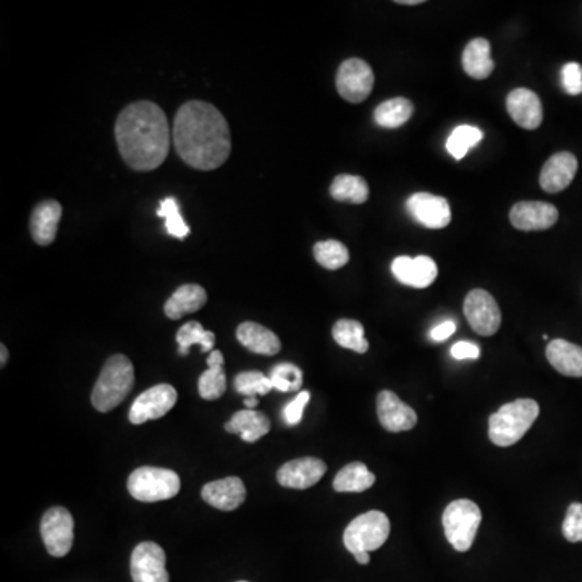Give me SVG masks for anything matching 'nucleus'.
Here are the masks:
<instances>
[{"instance_id": "f257e3e1", "label": "nucleus", "mask_w": 582, "mask_h": 582, "mask_svg": "<svg viewBox=\"0 0 582 582\" xmlns=\"http://www.w3.org/2000/svg\"><path fill=\"white\" fill-rule=\"evenodd\" d=\"M172 143L186 165L204 172L222 167L232 152L227 120L217 107L203 101L186 102L178 109Z\"/></svg>"}, {"instance_id": "f03ea898", "label": "nucleus", "mask_w": 582, "mask_h": 582, "mask_svg": "<svg viewBox=\"0 0 582 582\" xmlns=\"http://www.w3.org/2000/svg\"><path fill=\"white\" fill-rule=\"evenodd\" d=\"M120 156L136 172H151L164 164L172 146V128L161 107L149 101L133 102L115 122Z\"/></svg>"}, {"instance_id": "7ed1b4c3", "label": "nucleus", "mask_w": 582, "mask_h": 582, "mask_svg": "<svg viewBox=\"0 0 582 582\" xmlns=\"http://www.w3.org/2000/svg\"><path fill=\"white\" fill-rule=\"evenodd\" d=\"M135 387V367L125 355H114L102 367L94 385L91 401L97 411L110 413L130 395Z\"/></svg>"}, {"instance_id": "20e7f679", "label": "nucleus", "mask_w": 582, "mask_h": 582, "mask_svg": "<svg viewBox=\"0 0 582 582\" xmlns=\"http://www.w3.org/2000/svg\"><path fill=\"white\" fill-rule=\"evenodd\" d=\"M539 403L531 398H519L503 405L489 418V439L497 447H511L523 439L539 418Z\"/></svg>"}, {"instance_id": "39448f33", "label": "nucleus", "mask_w": 582, "mask_h": 582, "mask_svg": "<svg viewBox=\"0 0 582 582\" xmlns=\"http://www.w3.org/2000/svg\"><path fill=\"white\" fill-rule=\"evenodd\" d=\"M481 521V508L468 498L455 500L445 508L442 516L443 531L456 552H468L473 547Z\"/></svg>"}, {"instance_id": "423d86ee", "label": "nucleus", "mask_w": 582, "mask_h": 582, "mask_svg": "<svg viewBox=\"0 0 582 582\" xmlns=\"http://www.w3.org/2000/svg\"><path fill=\"white\" fill-rule=\"evenodd\" d=\"M180 477L165 468L143 466L128 477V492L138 502L154 503L170 500L180 492Z\"/></svg>"}, {"instance_id": "0eeeda50", "label": "nucleus", "mask_w": 582, "mask_h": 582, "mask_svg": "<svg viewBox=\"0 0 582 582\" xmlns=\"http://www.w3.org/2000/svg\"><path fill=\"white\" fill-rule=\"evenodd\" d=\"M390 521L382 511H367L353 519L343 534V544L348 552H374L387 542Z\"/></svg>"}, {"instance_id": "6e6552de", "label": "nucleus", "mask_w": 582, "mask_h": 582, "mask_svg": "<svg viewBox=\"0 0 582 582\" xmlns=\"http://www.w3.org/2000/svg\"><path fill=\"white\" fill-rule=\"evenodd\" d=\"M73 528L75 521L67 508L54 507L44 513L41 519V536L52 557H65L72 550Z\"/></svg>"}, {"instance_id": "1a4fd4ad", "label": "nucleus", "mask_w": 582, "mask_h": 582, "mask_svg": "<svg viewBox=\"0 0 582 582\" xmlns=\"http://www.w3.org/2000/svg\"><path fill=\"white\" fill-rule=\"evenodd\" d=\"M464 316L471 329L482 337H492L502 325V313L497 301L485 290L469 291L464 300Z\"/></svg>"}, {"instance_id": "9d476101", "label": "nucleus", "mask_w": 582, "mask_h": 582, "mask_svg": "<svg viewBox=\"0 0 582 582\" xmlns=\"http://www.w3.org/2000/svg\"><path fill=\"white\" fill-rule=\"evenodd\" d=\"M337 91L345 101L359 104L366 101L374 88V72L361 59H348L338 67Z\"/></svg>"}, {"instance_id": "9b49d317", "label": "nucleus", "mask_w": 582, "mask_h": 582, "mask_svg": "<svg viewBox=\"0 0 582 582\" xmlns=\"http://www.w3.org/2000/svg\"><path fill=\"white\" fill-rule=\"evenodd\" d=\"M177 400L178 393L172 385H156L136 398L135 403L131 406L128 419H130L131 424L141 426L144 422L164 418L165 414L169 413L175 406Z\"/></svg>"}, {"instance_id": "f8f14e48", "label": "nucleus", "mask_w": 582, "mask_h": 582, "mask_svg": "<svg viewBox=\"0 0 582 582\" xmlns=\"http://www.w3.org/2000/svg\"><path fill=\"white\" fill-rule=\"evenodd\" d=\"M133 582H170L165 568V552L156 542H141L131 553Z\"/></svg>"}, {"instance_id": "ddd939ff", "label": "nucleus", "mask_w": 582, "mask_h": 582, "mask_svg": "<svg viewBox=\"0 0 582 582\" xmlns=\"http://www.w3.org/2000/svg\"><path fill=\"white\" fill-rule=\"evenodd\" d=\"M406 209L422 227L439 230V228L448 227V224L452 222V209H450L447 199L435 196V194H413L406 201Z\"/></svg>"}, {"instance_id": "4468645a", "label": "nucleus", "mask_w": 582, "mask_h": 582, "mask_svg": "<svg viewBox=\"0 0 582 582\" xmlns=\"http://www.w3.org/2000/svg\"><path fill=\"white\" fill-rule=\"evenodd\" d=\"M377 416L388 432L411 431L418 424V414L400 400L397 393L384 390L377 397Z\"/></svg>"}, {"instance_id": "2eb2a0df", "label": "nucleus", "mask_w": 582, "mask_h": 582, "mask_svg": "<svg viewBox=\"0 0 582 582\" xmlns=\"http://www.w3.org/2000/svg\"><path fill=\"white\" fill-rule=\"evenodd\" d=\"M558 209L553 204L542 201H523L513 206L510 222L521 232H539L549 230L557 224Z\"/></svg>"}, {"instance_id": "dca6fc26", "label": "nucleus", "mask_w": 582, "mask_h": 582, "mask_svg": "<svg viewBox=\"0 0 582 582\" xmlns=\"http://www.w3.org/2000/svg\"><path fill=\"white\" fill-rule=\"evenodd\" d=\"M325 471L327 464L319 458H298L283 464L277 473V481L287 489H309L321 481Z\"/></svg>"}, {"instance_id": "f3484780", "label": "nucleus", "mask_w": 582, "mask_h": 582, "mask_svg": "<svg viewBox=\"0 0 582 582\" xmlns=\"http://www.w3.org/2000/svg\"><path fill=\"white\" fill-rule=\"evenodd\" d=\"M392 272L398 282L406 287L427 288L439 275V267L429 256H400L392 262Z\"/></svg>"}, {"instance_id": "a211bd4d", "label": "nucleus", "mask_w": 582, "mask_h": 582, "mask_svg": "<svg viewBox=\"0 0 582 582\" xmlns=\"http://www.w3.org/2000/svg\"><path fill=\"white\" fill-rule=\"evenodd\" d=\"M507 110L511 119L524 130H536L544 120L542 102L531 89L518 88L507 97Z\"/></svg>"}, {"instance_id": "6ab92c4d", "label": "nucleus", "mask_w": 582, "mask_h": 582, "mask_svg": "<svg viewBox=\"0 0 582 582\" xmlns=\"http://www.w3.org/2000/svg\"><path fill=\"white\" fill-rule=\"evenodd\" d=\"M201 495L204 502L217 510H237L246 500L245 482L241 481L240 477H225L204 485Z\"/></svg>"}, {"instance_id": "aec40b11", "label": "nucleus", "mask_w": 582, "mask_h": 582, "mask_svg": "<svg viewBox=\"0 0 582 582\" xmlns=\"http://www.w3.org/2000/svg\"><path fill=\"white\" fill-rule=\"evenodd\" d=\"M578 172V159L571 152H558L545 162L540 173V186L547 193H560L566 190Z\"/></svg>"}, {"instance_id": "412c9836", "label": "nucleus", "mask_w": 582, "mask_h": 582, "mask_svg": "<svg viewBox=\"0 0 582 582\" xmlns=\"http://www.w3.org/2000/svg\"><path fill=\"white\" fill-rule=\"evenodd\" d=\"M62 219V206L59 201L47 199L38 204L31 214L30 232L34 243L39 246H49L54 243Z\"/></svg>"}, {"instance_id": "4be33fe9", "label": "nucleus", "mask_w": 582, "mask_h": 582, "mask_svg": "<svg viewBox=\"0 0 582 582\" xmlns=\"http://www.w3.org/2000/svg\"><path fill=\"white\" fill-rule=\"evenodd\" d=\"M237 340L254 355L275 356L282 350L280 338L272 330L256 322H243L238 325Z\"/></svg>"}, {"instance_id": "5701e85b", "label": "nucleus", "mask_w": 582, "mask_h": 582, "mask_svg": "<svg viewBox=\"0 0 582 582\" xmlns=\"http://www.w3.org/2000/svg\"><path fill=\"white\" fill-rule=\"evenodd\" d=\"M206 303V290L201 285L186 283V285L177 288L175 293L167 300L164 306V313L172 321H178L186 314L198 313L199 309L203 308Z\"/></svg>"}, {"instance_id": "b1692460", "label": "nucleus", "mask_w": 582, "mask_h": 582, "mask_svg": "<svg viewBox=\"0 0 582 582\" xmlns=\"http://www.w3.org/2000/svg\"><path fill=\"white\" fill-rule=\"evenodd\" d=\"M547 359L560 374L566 377H582V346L552 340L547 346Z\"/></svg>"}, {"instance_id": "393cba45", "label": "nucleus", "mask_w": 582, "mask_h": 582, "mask_svg": "<svg viewBox=\"0 0 582 582\" xmlns=\"http://www.w3.org/2000/svg\"><path fill=\"white\" fill-rule=\"evenodd\" d=\"M225 431L241 435L248 443L258 442L269 434L270 421L266 414L256 410H243L233 414L232 419L225 424Z\"/></svg>"}, {"instance_id": "a878e982", "label": "nucleus", "mask_w": 582, "mask_h": 582, "mask_svg": "<svg viewBox=\"0 0 582 582\" xmlns=\"http://www.w3.org/2000/svg\"><path fill=\"white\" fill-rule=\"evenodd\" d=\"M464 72L474 80H485L494 72L495 64L490 55V43L487 39H473L463 52Z\"/></svg>"}, {"instance_id": "bb28decb", "label": "nucleus", "mask_w": 582, "mask_h": 582, "mask_svg": "<svg viewBox=\"0 0 582 582\" xmlns=\"http://www.w3.org/2000/svg\"><path fill=\"white\" fill-rule=\"evenodd\" d=\"M199 395L207 401L219 400L227 390L224 372V355L219 350L212 351L207 358V371L199 377Z\"/></svg>"}, {"instance_id": "cd10ccee", "label": "nucleus", "mask_w": 582, "mask_h": 582, "mask_svg": "<svg viewBox=\"0 0 582 582\" xmlns=\"http://www.w3.org/2000/svg\"><path fill=\"white\" fill-rule=\"evenodd\" d=\"M376 482V476L367 469L361 461L346 464L345 468L338 471L334 479V489L337 492H364L371 489Z\"/></svg>"}, {"instance_id": "c85d7f7f", "label": "nucleus", "mask_w": 582, "mask_h": 582, "mask_svg": "<svg viewBox=\"0 0 582 582\" xmlns=\"http://www.w3.org/2000/svg\"><path fill=\"white\" fill-rule=\"evenodd\" d=\"M414 107L406 97H393L374 110V120L382 128H400L413 117Z\"/></svg>"}, {"instance_id": "c756f323", "label": "nucleus", "mask_w": 582, "mask_h": 582, "mask_svg": "<svg viewBox=\"0 0 582 582\" xmlns=\"http://www.w3.org/2000/svg\"><path fill=\"white\" fill-rule=\"evenodd\" d=\"M330 196L340 203L364 204L369 198V186L358 175H338L330 186Z\"/></svg>"}, {"instance_id": "7c9ffc66", "label": "nucleus", "mask_w": 582, "mask_h": 582, "mask_svg": "<svg viewBox=\"0 0 582 582\" xmlns=\"http://www.w3.org/2000/svg\"><path fill=\"white\" fill-rule=\"evenodd\" d=\"M177 343L180 356L190 355L191 346L194 345H198L204 353H212L216 345V334L204 329L199 322L191 321L178 330Z\"/></svg>"}, {"instance_id": "2f4dec72", "label": "nucleus", "mask_w": 582, "mask_h": 582, "mask_svg": "<svg viewBox=\"0 0 582 582\" xmlns=\"http://www.w3.org/2000/svg\"><path fill=\"white\" fill-rule=\"evenodd\" d=\"M335 342L346 350L364 355L369 350V342L364 337V327L361 322L353 319H340L332 329Z\"/></svg>"}, {"instance_id": "473e14b6", "label": "nucleus", "mask_w": 582, "mask_h": 582, "mask_svg": "<svg viewBox=\"0 0 582 582\" xmlns=\"http://www.w3.org/2000/svg\"><path fill=\"white\" fill-rule=\"evenodd\" d=\"M314 259L324 269L338 270L350 261V251L337 240L319 241L314 246Z\"/></svg>"}, {"instance_id": "72a5a7b5", "label": "nucleus", "mask_w": 582, "mask_h": 582, "mask_svg": "<svg viewBox=\"0 0 582 582\" xmlns=\"http://www.w3.org/2000/svg\"><path fill=\"white\" fill-rule=\"evenodd\" d=\"M157 216L165 219V230L170 237L178 238V240H185L190 235V227L183 220L182 212H180V204L175 198H165L161 201Z\"/></svg>"}, {"instance_id": "f704fd0d", "label": "nucleus", "mask_w": 582, "mask_h": 582, "mask_svg": "<svg viewBox=\"0 0 582 582\" xmlns=\"http://www.w3.org/2000/svg\"><path fill=\"white\" fill-rule=\"evenodd\" d=\"M482 131L471 125H461L453 130L452 136L447 141V151L455 157L456 161H461L469 149L481 143Z\"/></svg>"}, {"instance_id": "c9c22d12", "label": "nucleus", "mask_w": 582, "mask_h": 582, "mask_svg": "<svg viewBox=\"0 0 582 582\" xmlns=\"http://www.w3.org/2000/svg\"><path fill=\"white\" fill-rule=\"evenodd\" d=\"M270 382L279 392H298L303 385V371L291 363L277 364L270 372Z\"/></svg>"}, {"instance_id": "e433bc0d", "label": "nucleus", "mask_w": 582, "mask_h": 582, "mask_svg": "<svg viewBox=\"0 0 582 582\" xmlns=\"http://www.w3.org/2000/svg\"><path fill=\"white\" fill-rule=\"evenodd\" d=\"M235 390L246 398L256 397V395H267L270 390H274V385L270 382V377L264 376L259 371L240 372L235 377Z\"/></svg>"}, {"instance_id": "4c0bfd02", "label": "nucleus", "mask_w": 582, "mask_h": 582, "mask_svg": "<svg viewBox=\"0 0 582 582\" xmlns=\"http://www.w3.org/2000/svg\"><path fill=\"white\" fill-rule=\"evenodd\" d=\"M563 536L568 542H582V503H571L563 521Z\"/></svg>"}, {"instance_id": "58836bf2", "label": "nucleus", "mask_w": 582, "mask_h": 582, "mask_svg": "<svg viewBox=\"0 0 582 582\" xmlns=\"http://www.w3.org/2000/svg\"><path fill=\"white\" fill-rule=\"evenodd\" d=\"M561 81H563V88L566 93L571 96H579L582 94V67L576 62L566 64L561 70Z\"/></svg>"}, {"instance_id": "ea45409f", "label": "nucleus", "mask_w": 582, "mask_h": 582, "mask_svg": "<svg viewBox=\"0 0 582 582\" xmlns=\"http://www.w3.org/2000/svg\"><path fill=\"white\" fill-rule=\"evenodd\" d=\"M309 400H311V393L301 392L298 393V397L295 400L290 401L287 406H285V411H283V418L287 422L288 426H296L300 424L301 419H303L304 408L308 405Z\"/></svg>"}, {"instance_id": "a19ab883", "label": "nucleus", "mask_w": 582, "mask_h": 582, "mask_svg": "<svg viewBox=\"0 0 582 582\" xmlns=\"http://www.w3.org/2000/svg\"><path fill=\"white\" fill-rule=\"evenodd\" d=\"M452 356L458 361L461 359H479L481 348L476 343L458 342L452 346Z\"/></svg>"}, {"instance_id": "79ce46f5", "label": "nucleus", "mask_w": 582, "mask_h": 582, "mask_svg": "<svg viewBox=\"0 0 582 582\" xmlns=\"http://www.w3.org/2000/svg\"><path fill=\"white\" fill-rule=\"evenodd\" d=\"M456 324L453 321L442 322L432 329L431 338L434 342H445L448 338L455 334Z\"/></svg>"}, {"instance_id": "37998d69", "label": "nucleus", "mask_w": 582, "mask_h": 582, "mask_svg": "<svg viewBox=\"0 0 582 582\" xmlns=\"http://www.w3.org/2000/svg\"><path fill=\"white\" fill-rule=\"evenodd\" d=\"M353 557H355V560L358 561L359 565H367V563L371 561V555L367 552L355 553Z\"/></svg>"}, {"instance_id": "c03bdc74", "label": "nucleus", "mask_w": 582, "mask_h": 582, "mask_svg": "<svg viewBox=\"0 0 582 582\" xmlns=\"http://www.w3.org/2000/svg\"><path fill=\"white\" fill-rule=\"evenodd\" d=\"M9 361V350H7V346L2 345L0 346V366L4 367Z\"/></svg>"}, {"instance_id": "a18cd8bd", "label": "nucleus", "mask_w": 582, "mask_h": 582, "mask_svg": "<svg viewBox=\"0 0 582 582\" xmlns=\"http://www.w3.org/2000/svg\"><path fill=\"white\" fill-rule=\"evenodd\" d=\"M259 405V400L256 397L245 398V408L246 410H254L256 406Z\"/></svg>"}, {"instance_id": "49530a36", "label": "nucleus", "mask_w": 582, "mask_h": 582, "mask_svg": "<svg viewBox=\"0 0 582 582\" xmlns=\"http://www.w3.org/2000/svg\"><path fill=\"white\" fill-rule=\"evenodd\" d=\"M424 0H398L397 4L401 5H419L422 4Z\"/></svg>"}, {"instance_id": "de8ad7c7", "label": "nucleus", "mask_w": 582, "mask_h": 582, "mask_svg": "<svg viewBox=\"0 0 582 582\" xmlns=\"http://www.w3.org/2000/svg\"><path fill=\"white\" fill-rule=\"evenodd\" d=\"M238 582H248V581H238Z\"/></svg>"}]
</instances>
